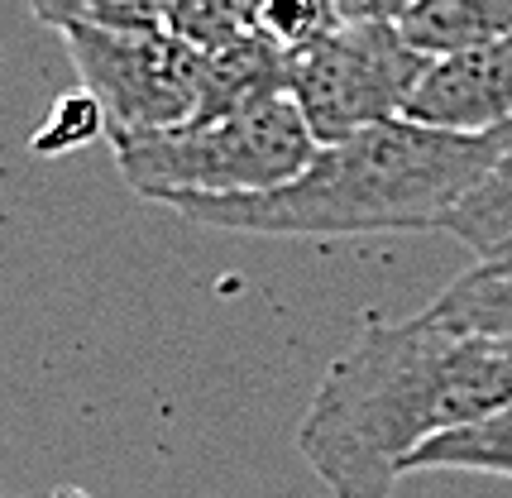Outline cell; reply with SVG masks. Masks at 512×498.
<instances>
[{"label":"cell","instance_id":"obj_1","mask_svg":"<svg viewBox=\"0 0 512 498\" xmlns=\"http://www.w3.org/2000/svg\"><path fill=\"white\" fill-rule=\"evenodd\" d=\"M512 403V336L446 331L431 317L369 321L321 374L297 451L335 498H388L441 431Z\"/></svg>","mask_w":512,"mask_h":498},{"label":"cell","instance_id":"obj_2","mask_svg":"<svg viewBox=\"0 0 512 498\" xmlns=\"http://www.w3.org/2000/svg\"><path fill=\"white\" fill-rule=\"evenodd\" d=\"M512 149L503 130H441L393 115L350 139L321 144L312 163L268 192L182 197L187 226L235 235H374V230H441L479 178Z\"/></svg>","mask_w":512,"mask_h":498},{"label":"cell","instance_id":"obj_3","mask_svg":"<svg viewBox=\"0 0 512 498\" xmlns=\"http://www.w3.org/2000/svg\"><path fill=\"white\" fill-rule=\"evenodd\" d=\"M115 168L134 197L173 206L182 197H240L297 178L321 149L292 91H273L221 120L111 139Z\"/></svg>","mask_w":512,"mask_h":498},{"label":"cell","instance_id":"obj_4","mask_svg":"<svg viewBox=\"0 0 512 498\" xmlns=\"http://www.w3.org/2000/svg\"><path fill=\"white\" fill-rule=\"evenodd\" d=\"M426 68L431 58L393 20H340L326 39L288 53V91L316 144H335L402 115Z\"/></svg>","mask_w":512,"mask_h":498},{"label":"cell","instance_id":"obj_5","mask_svg":"<svg viewBox=\"0 0 512 498\" xmlns=\"http://www.w3.org/2000/svg\"><path fill=\"white\" fill-rule=\"evenodd\" d=\"M63 44L82 77V91L101 106L106 139L178 130L197 111L201 48L178 39L173 29H67Z\"/></svg>","mask_w":512,"mask_h":498},{"label":"cell","instance_id":"obj_6","mask_svg":"<svg viewBox=\"0 0 512 498\" xmlns=\"http://www.w3.org/2000/svg\"><path fill=\"white\" fill-rule=\"evenodd\" d=\"M402 115L441 130H469V135L512 125V34L431 58Z\"/></svg>","mask_w":512,"mask_h":498},{"label":"cell","instance_id":"obj_7","mask_svg":"<svg viewBox=\"0 0 512 498\" xmlns=\"http://www.w3.org/2000/svg\"><path fill=\"white\" fill-rule=\"evenodd\" d=\"M273 91H288V53H278L264 34L235 39L225 48H206L192 120H221V115L254 106Z\"/></svg>","mask_w":512,"mask_h":498},{"label":"cell","instance_id":"obj_8","mask_svg":"<svg viewBox=\"0 0 512 498\" xmlns=\"http://www.w3.org/2000/svg\"><path fill=\"white\" fill-rule=\"evenodd\" d=\"M398 29L426 58H446L512 34V0H417Z\"/></svg>","mask_w":512,"mask_h":498},{"label":"cell","instance_id":"obj_9","mask_svg":"<svg viewBox=\"0 0 512 498\" xmlns=\"http://www.w3.org/2000/svg\"><path fill=\"white\" fill-rule=\"evenodd\" d=\"M417 470H465V475L512 479V403L426 441L422 451L407 460V475H417Z\"/></svg>","mask_w":512,"mask_h":498},{"label":"cell","instance_id":"obj_10","mask_svg":"<svg viewBox=\"0 0 512 498\" xmlns=\"http://www.w3.org/2000/svg\"><path fill=\"white\" fill-rule=\"evenodd\" d=\"M422 317H431L436 326H446V331L512 336V273L479 264L465 278H455Z\"/></svg>","mask_w":512,"mask_h":498},{"label":"cell","instance_id":"obj_11","mask_svg":"<svg viewBox=\"0 0 512 498\" xmlns=\"http://www.w3.org/2000/svg\"><path fill=\"white\" fill-rule=\"evenodd\" d=\"M441 230L455 235L465 249H474L479 259H493L498 249L512 245V149L479 178V187L469 192L465 202L441 221Z\"/></svg>","mask_w":512,"mask_h":498},{"label":"cell","instance_id":"obj_12","mask_svg":"<svg viewBox=\"0 0 512 498\" xmlns=\"http://www.w3.org/2000/svg\"><path fill=\"white\" fill-rule=\"evenodd\" d=\"M34 20L48 29H106V34H144L168 29L173 0H29Z\"/></svg>","mask_w":512,"mask_h":498},{"label":"cell","instance_id":"obj_13","mask_svg":"<svg viewBox=\"0 0 512 498\" xmlns=\"http://www.w3.org/2000/svg\"><path fill=\"white\" fill-rule=\"evenodd\" d=\"M168 29L201 53L259 34L254 29V0H173Z\"/></svg>","mask_w":512,"mask_h":498},{"label":"cell","instance_id":"obj_14","mask_svg":"<svg viewBox=\"0 0 512 498\" xmlns=\"http://www.w3.org/2000/svg\"><path fill=\"white\" fill-rule=\"evenodd\" d=\"M335 24H340L335 0H254V29L278 53H297V48L326 39Z\"/></svg>","mask_w":512,"mask_h":498},{"label":"cell","instance_id":"obj_15","mask_svg":"<svg viewBox=\"0 0 512 498\" xmlns=\"http://www.w3.org/2000/svg\"><path fill=\"white\" fill-rule=\"evenodd\" d=\"M96 135H106V120H101V106L82 91V96H67L48 111V125L34 135V149L39 154H72Z\"/></svg>","mask_w":512,"mask_h":498},{"label":"cell","instance_id":"obj_16","mask_svg":"<svg viewBox=\"0 0 512 498\" xmlns=\"http://www.w3.org/2000/svg\"><path fill=\"white\" fill-rule=\"evenodd\" d=\"M340 5V20H393L398 24L417 0H335Z\"/></svg>","mask_w":512,"mask_h":498},{"label":"cell","instance_id":"obj_17","mask_svg":"<svg viewBox=\"0 0 512 498\" xmlns=\"http://www.w3.org/2000/svg\"><path fill=\"white\" fill-rule=\"evenodd\" d=\"M479 264H489V269H503V273H512V245H508V249H498L493 259H479Z\"/></svg>","mask_w":512,"mask_h":498}]
</instances>
